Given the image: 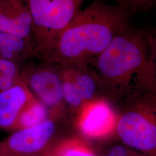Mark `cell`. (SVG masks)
I'll list each match as a JSON object with an SVG mask.
<instances>
[{
  "label": "cell",
  "mask_w": 156,
  "mask_h": 156,
  "mask_svg": "<svg viewBox=\"0 0 156 156\" xmlns=\"http://www.w3.org/2000/svg\"><path fill=\"white\" fill-rule=\"evenodd\" d=\"M155 37L129 24L89 64L103 92L121 98L155 90Z\"/></svg>",
  "instance_id": "6da1fadb"
},
{
  "label": "cell",
  "mask_w": 156,
  "mask_h": 156,
  "mask_svg": "<svg viewBox=\"0 0 156 156\" xmlns=\"http://www.w3.org/2000/svg\"><path fill=\"white\" fill-rule=\"evenodd\" d=\"M133 16L116 5L92 0L80 9L48 48L49 58L60 67L89 64L109 45Z\"/></svg>",
  "instance_id": "7a4b0ae2"
},
{
  "label": "cell",
  "mask_w": 156,
  "mask_h": 156,
  "mask_svg": "<svg viewBox=\"0 0 156 156\" xmlns=\"http://www.w3.org/2000/svg\"><path fill=\"white\" fill-rule=\"evenodd\" d=\"M153 93L126 96L127 104L116 121L117 135L126 146L150 154L156 148V117Z\"/></svg>",
  "instance_id": "3957f363"
},
{
  "label": "cell",
  "mask_w": 156,
  "mask_h": 156,
  "mask_svg": "<svg viewBox=\"0 0 156 156\" xmlns=\"http://www.w3.org/2000/svg\"><path fill=\"white\" fill-rule=\"evenodd\" d=\"M86 0H29L33 22L45 36L48 48L73 19Z\"/></svg>",
  "instance_id": "277c9868"
},
{
  "label": "cell",
  "mask_w": 156,
  "mask_h": 156,
  "mask_svg": "<svg viewBox=\"0 0 156 156\" xmlns=\"http://www.w3.org/2000/svg\"><path fill=\"white\" fill-rule=\"evenodd\" d=\"M56 115L37 126L14 131L0 141V156H39L54 139L58 125Z\"/></svg>",
  "instance_id": "5b68a950"
},
{
  "label": "cell",
  "mask_w": 156,
  "mask_h": 156,
  "mask_svg": "<svg viewBox=\"0 0 156 156\" xmlns=\"http://www.w3.org/2000/svg\"><path fill=\"white\" fill-rule=\"evenodd\" d=\"M22 80L34 96L53 115L63 104L61 68H40L26 73Z\"/></svg>",
  "instance_id": "8992f818"
},
{
  "label": "cell",
  "mask_w": 156,
  "mask_h": 156,
  "mask_svg": "<svg viewBox=\"0 0 156 156\" xmlns=\"http://www.w3.org/2000/svg\"><path fill=\"white\" fill-rule=\"evenodd\" d=\"M35 97L20 79L11 87L0 92V129L11 131L23 109Z\"/></svg>",
  "instance_id": "52a82bcc"
},
{
  "label": "cell",
  "mask_w": 156,
  "mask_h": 156,
  "mask_svg": "<svg viewBox=\"0 0 156 156\" xmlns=\"http://www.w3.org/2000/svg\"><path fill=\"white\" fill-rule=\"evenodd\" d=\"M79 127L84 135L98 137L106 135L116 123L111 106L103 100L87 104L82 109Z\"/></svg>",
  "instance_id": "ba28073f"
},
{
  "label": "cell",
  "mask_w": 156,
  "mask_h": 156,
  "mask_svg": "<svg viewBox=\"0 0 156 156\" xmlns=\"http://www.w3.org/2000/svg\"><path fill=\"white\" fill-rule=\"evenodd\" d=\"M64 68L75 84L76 89L85 105L99 100L102 91L100 82L89 64Z\"/></svg>",
  "instance_id": "9c48e42d"
},
{
  "label": "cell",
  "mask_w": 156,
  "mask_h": 156,
  "mask_svg": "<svg viewBox=\"0 0 156 156\" xmlns=\"http://www.w3.org/2000/svg\"><path fill=\"white\" fill-rule=\"evenodd\" d=\"M49 109L36 98L20 112L11 131L31 127L50 117Z\"/></svg>",
  "instance_id": "30bf717a"
},
{
  "label": "cell",
  "mask_w": 156,
  "mask_h": 156,
  "mask_svg": "<svg viewBox=\"0 0 156 156\" xmlns=\"http://www.w3.org/2000/svg\"><path fill=\"white\" fill-rule=\"evenodd\" d=\"M32 24L31 14L24 12L15 19H9L6 34L24 39L31 33Z\"/></svg>",
  "instance_id": "8fae6325"
},
{
  "label": "cell",
  "mask_w": 156,
  "mask_h": 156,
  "mask_svg": "<svg viewBox=\"0 0 156 156\" xmlns=\"http://www.w3.org/2000/svg\"><path fill=\"white\" fill-rule=\"evenodd\" d=\"M20 79L14 62L5 58L0 59V92L11 87Z\"/></svg>",
  "instance_id": "7c38bea8"
},
{
  "label": "cell",
  "mask_w": 156,
  "mask_h": 156,
  "mask_svg": "<svg viewBox=\"0 0 156 156\" xmlns=\"http://www.w3.org/2000/svg\"><path fill=\"white\" fill-rule=\"evenodd\" d=\"M116 5L133 16L140 12L149 11L154 6L156 0H115Z\"/></svg>",
  "instance_id": "4fadbf2b"
},
{
  "label": "cell",
  "mask_w": 156,
  "mask_h": 156,
  "mask_svg": "<svg viewBox=\"0 0 156 156\" xmlns=\"http://www.w3.org/2000/svg\"><path fill=\"white\" fill-rule=\"evenodd\" d=\"M51 156H95L89 149L78 144L64 145L58 148Z\"/></svg>",
  "instance_id": "5bb4252c"
},
{
  "label": "cell",
  "mask_w": 156,
  "mask_h": 156,
  "mask_svg": "<svg viewBox=\"0 0 156 156\" xmlns=\"http://www.w3.org/2000/svg\"><path fill=\"white\" fill-rule=\"evenodd\" d=\"M107 156H147V155L137 153L133 149L126 146L116 145L111 149Z\"/></svg>",
  "instance_id": "9a60e30c"
},
{
  "label": "cell",
  "mask_w": 156,
  "mask_h": 156,
  "mask_svg": "<svg viewBox=\"0 0 156 156\" xmlns=\"http://www.w3.org/2000/svg\"><path fill=\"white\" fill-rule=\"evenodd\" d=\"M9 18L0 15V32L6 33L7 31Z\"/></svg>",
  "instance_id": "2e32d148"
},
{
  "label": "cell",
  "mask_w": 156,
  "mask_h": 156,
  "mask_svg": "<svg viewBox=\"0 0 156 156\" xmlns=\"http://www.w3.org/2000/svg\"><path fill=\"white\" fill-rule=\"evenodd\" d=\"M5 35V33H1V32H0V45L2 44V42L3 40L4 39Z\"/></svg>",
  "instance_id": "e0dca14e"
},
{
  "label": "cell",
  "mask_w": 156,
  "mask_h": 156,
  "mask_svg": "<svg viewBox=\"0 0 156 156\" xmlns=\"http://www.w3.org/2000/svg\"></svg>",
  "instance_id": "ac0fdd59"
}]
</instances>
